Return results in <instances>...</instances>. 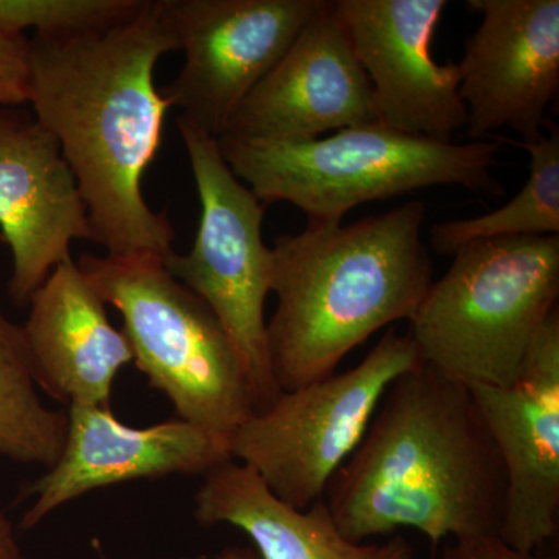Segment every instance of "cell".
<instances>
[{"instance_id": "1", "label": "cell", "mask_w": 559, "mask_h": 559, "mask_svg": "<svg viewBox=\"0 0 559 559\" xmlns=\"http://www.w3.org/2000/svg\"><path fill=\"white\" fill-rule=\"evenodd\" d=\"M178 50L162 0L103 31L28 38V102L60 142L108 255L165 257L175 240L167 212L143 198L171 109L154 84L157 61Z\"/></svg>"}, {"instance_id": "2", "label": "cell", "mask_w": 559, "mask_h": 559, "mask_svg": "<svg viewBox=\"0 0 559 559\" xmlns=\"http://www.w3.org/2000/svg\"><path fill=\"white\" fill-rule=\"evenodd\" d=\"M507 477L468 385L421 362L393 381L323 502L353 543L498 536Z\"/></svg>"}, {"instance_id": "3", "label": "cell", "mask_w": 559, "mask_h": 559, "mask_svg": "<svg viewBox=\"0 0 559 559\" xmlns=\"http://www.w3.org/2000/svg\"><path fill=\"white\" fill-rule=\"evenodd\" d=\"M425 218V202L411 201L347 226L307 224L275 240L277 308L266 333L282 392L331 377L371 334L412 318L433 282Z\"/></svg>"}, {"instance_id": "4", "label": "cell", "mask_w": 559, "mask_h": 559, "mask_svg": "<svg viewBox=\"0 0 559 559\" xmlns=\"http://www.w3.org/2000/svg\"><path fill=\"white\" fill-rule=\"evenodd\" d=\"M216 140L231 173L261 204L289 202L314 226L342 224L349 210L366 202L429 187L459 186L495 198L506 193L492 175L498 142H439L380 121L308 142Z\"/></svg>"}, {"instance_id": "5", "label": "cell", "mask_w": 559, "mask_h": 559, "mask_svg": "<svg viewBox=\"0 0 559 559\" xmlns=\"http://www.w3.org/2000/svg\"><path fill=\"white\" fill-rule=\"evenodd\" d=\"M409 319L423 362L466 385H510L558 310L559 235L474 241Z\"/></svg>"}, {"instance_id": "6", "label": "cell", "mask_w": 559, "mask_h": 559, "mask_svg": "<svg viewBox=\"0 0 559 559\" xmlns=\"http://www.w3.org/2000/svg\"><path fill=\"white\" fill-rule=\"evenodd\" d=\"M80 270L123 318L132 362L179 419L230 437L255 415L240 356L219 320L154 253L81 257Z\"/></svg>"}, {"instance_id": "7", "label": "cell", "mask_w": 559, "mask_h": 559, "mask_svg": "<svg viewBox=\"0 0 559 559\" xmlns=\"http://www.w3.org/2000/svg\"><path fill=\"white\" fill-rule=\"evenodd\" d=\"M200 197L193 248L170 253L164 264L219 320L248 377L255 414L282 395L272 373L264 305L272 293V249L264 245L266 205L231 173L218 140L178 117Z\"/></svg>"}, {"instance_id": "8", "label": "cell", "mask_w": 559, "mask_h": 559, "mask_svg": "<svg viewBox=\"0 0 559 559\" xmlns=\"http://www.w3.org/2000/svg\"><path fill=\"white\" fill-rule=\"evenodd\" d=\"M421 362L409 334L389 330L358 366L282 392L246 419L230 436L231 459L290 509H310L359 447L393 381Z\"/></svg>"}, {"instance_id": "9", "label": "cell", "mask_w": 559, "mask_h": 559, "mask_svg": "<svg viewBox=\"0 0 559 559\" xmlns=\"http://www.w3.org/2000/svg\"><path fill=\"white\" fill-rule=\"evenodd\" d=\"M326 0H162L179 75L160 92L170 108L218 139L242 100L288 51Z\"/></svg>"}, {"instance_id": "10", "label": "cell", "mask_w": 559, "mask_h": 559, "mask_svg": "<svg viewBox=\"0 0 559 559\" xmlns=\"http://www.w3.org/2000/svg\"><path fill=\"white\" fill-rule=\"evenodd\" d=\"M468 388L506 469L498 538L539 554L559 525V310L540 326L513 384Z\"/></svg>"}, {"instance_id": "11", "label": "cell", "mask_w": 559, "mask_h": 559, "mask_svg": "<svg viewBox=\"0 0 559 559\" xmlns=\"http://www.w3.org/2000/svg\"><path fill=\"white\" fill-rule=\"evenodd\" d=\"M466 9L481 14L457 64L466 134L507 127L522 142L538 139L559 91V0H468Z\"/></svg>"}, {"instance_id": "12", "label": "cell", "mask_w": 559, "mask_h": 559, "mask_svg": "<svg viewBox=\"0 0 559 559\" xmlns=\"http://www.w3.org/2000/svg\"><path fill=\"white\" fill-rule=\"evenodd\" d=\"M447 0H334L369 76L378 121L392 130L452 142L466 127L457 64L433 60Z\"/></svg>"}, {"instance_id": "13", "label": "cell", "mask_w": 559, "mask_h": 559, "mask_svg": "<svg viewBox=\"0 0 559 559\" xmlns=\"http://www.w3.org/2000/svg\"><path fill=\"white\" fill-rule=\"evenodd\" d=\"M373 121L378 117L369 76L334 0H326L221 135L297 143Z\"/></svg>"}, {"instance_id": "14", "label": "cell", "mask_w": 559, "mask_h": 559, "mask_svg": "<svg viewBox=\"0 0 559 559\" xmlns=\"http://www.w3.org/2000/svg\"><path fill=\"white\" fill-rule=\"evenodd\" d=\"M66 412L68 433L60 459L22 491V498L35 499L22 516V530L36 527L94 489L171 474L205 476L234 460L230 437L183 419L132 428L100 404H70Z\"/></svg>"}, {"instance_id": "15", "label": "cell", "mask_w": 559, "mask_h": 559, "mask_svg": "<svg viewBox=\"0 0 559 559\" xmlns=\"http://www.w3.org/2000/svg\"><path fill=\"white\" fill-rule=\"evenodd\" d=\"M0 231L13 260L9 294L17 307L72 259L73 240L94 241L60 142L22 106H0Z\"/></svg>"}, {"instance_id": "16", "label": "cell", "mask_w": 559, "mask_h": 559, "mask_svg": "<svg viewBox=\"0 0 559 559\" xmlns=\"http://www.w3.org/2000/svg\"><path fill=\"white\" fill-rule=\"evenodd\" d=\"M22 325L36 384L68 404L109 406L114 381L132 362L130 342L73 259L51 271Z\"/></svg>"}, {"instance_id": "17", "label": "cell", "mask_w": 559, "mask_h": 559, "mask_svg": "<svg viewBox=\"0 0 559 559\" xmlns=\"http://www.w3.org/2000/svg\"><path fill=\"white\" fill-rule=\"evenodd\" d=\"M194 500L201 525L241 530L261 559H415L403 535L371 544L345 538L323 500L307 510L290 509L235 460L205 474Z\"/></svg>"}, {"instance_id": "18", "label": "cell", "mask_w": 559, "mask_h": 559, "mask_svg": "<svg viewBox=\"0 0 559 559\" xmlns=\"http://www.w3.org/2000/svg\"><path fill=\"white\" fill-rule=\"evenodd\" d=\"M530 156V176L513 200L487 215L451 219L430 229V246L441 255L452 257L474 241L500 238L550 237L559 235V130L547 120L546 131L532 142L496 135Z\"/></svg>"}, {"instance_id": "19", "label": "cell", "mask_w": 559, "mask_h": 559, "mask_svg": "<svg viewBox=\"0 0 559 559\" xmlns=\"http://www.w3.org/2000/svg\"><path fill=\"white\" fill-rule=\"evenodd\" d=\"M66 433L68 412L43 403L22 326L0 311V455L49 469Z\"/></svg>"}, {"instance_id": "20", "label": "cell", "mask_w": 559, "mask_h": 559, "mask_svg": "<svg viewBox=\"0 0 559 559\" xmlns=\"http://www.w3.org/2000/svg\"><path fill=\"white\" fill-rule=\"evenodd\" d=\"M145 0H0V32L40 35L103 31L132 20Z\"/></svg>"}, {"instance_id": "21", "label": "cell", "mask_w": 559, "mask_h": 559, "mask_svg": "<svg viewBox=\"0 0 559 559\" xmlns=\"http://www.w3.org/2000/svg\"><path fill=\"white\" fill-rule=\"evenodd\" d=\"M28 102V38L0 32V106Z\"/></svg>"}, {"instance_id": "22", "label": "cell", "mask_w": 559, "mask_h": 559, "mask_svg": "<svg viewBox=\"0 0 559 559\" xmlns=\"http://www.w3.org/2000/svg\"><path fill=\"white\" fill-rule=\"evenodd\" d=\"M439 559H558L554 555L524 554L511 549L498 536L459 539L447 544Z\"/></svg>"}, {"instance_id": "23", "label": "cell", "mask_w": 559, "mask_h": 559, "mask_svg": "<svg viewBox=\"0 0 559 559\" xmlns=\"http://www.w3.org/2000/svg\"><path fill=\"white\" fill-rule=\"evenodd\" d=\"M0 559H27L17 540L16 528L3 511H0Z\"/></svg>"}, {"instance_id": "24", "label": "cell", "mask_w": 559, "mask_h": 559, "mask_svg": "<svg viewBox=\"0 0 559 559\" xmlns=\"http://www.w3.org/2000/svg\"><path fill=\"white\" fill-rule=\"evenodd\" d=\"M186 559V558H178ZM216 559H261L249 546H227L216 555Z\"/></svg>"}]
</instances>
